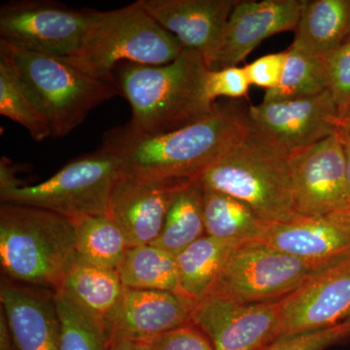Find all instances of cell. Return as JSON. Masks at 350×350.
<instances>
[{
    "mask_svg": "<svg viewBox=\"0 0 350 350\" xmlns=\"http://www.w3.org/2000/svg\"><path fill=\"white\" fill-rule=\"evenodd\" d=\"M250 86V82L244 68L232 66L220 70H209L207 73L206 94L213 101L220 96L241 98L246 96Z\"/></svg>",
    "mask_w": 350,
    "mask_h": 350,
    "instance_id": "1f68e13d",
    "label": "cell"
},
{
    "mask_svg": "<svg viewBox=\"0 0 350 350\" xmlns=\"http://www.w3.org/2000/svg\"><path fill=\"white\" fill-rule=\"evenodd\" d=\"M234 114L253 142L282 158L317 144L340 129V115L329 90L300 100L262 101Z\"/></svg>",
    "mask_w": 350,
    "mask_h": 350,
    "instance_id": "ba28073f",
    "label": "cell"
},
{
    "mask_svg": "<svg viewBox=\"0 0 350 350\" xmlns=\"http://www.w3.org/2000/svg\"><path fill=\"white\" fill-rule=\"evenodd\" d=\"M69 220L75 228L80 257L96 266L117 269L129 244L114 221L108 215H85Z\"/></svg>",
    "mask_w": 350,
    "mask_h": 350,
    "instance_id": "4316f807",
    "label": "cell"
},
{
    "mask_svg": "<svg viewBox=\"0 0 350 350\" xmlns=\"http://www.w3.org/2000/svg\"><path fill=\"white\" fill-rule=\"evenodd\" d=\"M117 271L125 287L179 293L176 256L152 244L129 247Z\"/></svg>",
    "mask_w": 350,
    "mask_h": 350,
    "instance_id": "d4e9b609",
    "label": "cell"
},
{
    "mask_svg": "<svg viewBox=\"0 0 350 350\" xmlns=\"http://www.w3.org/2000/svg\"><path fill=\"white\" fill-rule=\"evenodd\" d=\"M241 243L206 234L179 253V293L197 303L206 298L213 291L226 260Z\"/></svg>",
    "mask_w": 350,
    "mask_h": 350,
    "instance_id": "44dd1931",
    "label": "cell"
},
{
    "mask_svg": "<svg viewBox=\"0 0 350 350\" xmlns=\"http://www.w3.org/2000/svg\"><path fill=\"white\" fill-rule=\"evenodd\" d=\"M332 218L338 221L340 224L344 226L350 232V206L344 209V211H338V213L331 214Z\"/></svg>",
    "mask_w": 350,
    "mask_h": 350,
    "instance_id": "8d00e7d4",
    "label": "cell"
},
{
    "mask_svg": "<svg viewBox=\"0 0 350 350\" xmlns=\"http://www.w3.org/2000/svg\"><path fill=\"white\" fill-rule=\"evenodd\" d=\"M287 51L276 54L267 55L244 66L250 85L275 89L282 80L285 63H286Z\"/></svg>",
    "mask_w": 350,
    "mask_h": 350,
    "instance_id": "836d02e7",
    "label": "cell"
},
{
    "mask_svg": "<svg viewBox=\"0 0 350 350\" xmlns=\"http://www.w3.org/2000/svg\"><path fill=\"white\" fill-rule=\"evenodd\" d=\"M0 114L24 126L36 142L52 137L49 126L32 105L10 62L2 54H0Z\"/></svg>",
    "mask_w": 350,
    "mask_h": 350,
    "instance_id": "f1b7e54d",
    "label": "cell"
},
{
    "mask_svg": "<svg viewBox=\"0 0 350 350\" xmlns=\"http://www.w3.org/2000/svg\"><path fill=\"white\" fill-rule=\"evenodd\" d=\"M183 51L178 39L137 1L116 10H89L80 47L64 59L91 77L118 85L114 70L120 63L163 66Z\"/></svg>",
    "mask_w": 350,
    "mask_h": 350,
    "instance_id": "3957f363",
    "label": "cell"
},
{
    "mask_svg": "<svg viewBox=\"0 0 350 350\" xmlns=\"http://www.w3.org/2000/svg\"><path fill=\"white\" fill-rule=\"evenodd\" d=\"M329 90L325 59L290 47L280 84L265 94L264 103L312 98Z\"/></svg>",
    "mask_w": 350,
    "mask_h": 350,
    "instance_id": "83f0119b",
    "label": "cell"
},
{
    "mask_svg": "<svg viewBox=\"0 0 350 350\" xmlns=\"http://www.w3.org/2000/svg\"><path fill=\"white\" fill-rule=\"evenodd\" d=\"M61 289L107 321L118 305L124 285L117 269L96 266L79 256Z\"/></svg>",
    "mask_w": 350,
    "mask_h": 350,
    "instance_id": "cb8c5ba5",
    "label": "cell"
},
{
    "mask_svg": "<svg viewBox=\"0 0 350 350\" xmlns=\"http://www.w3.org/2000/svg\"><path fill=\"white\" fill-rule=\"evenodd\" d=\"M303 0L238 1L226 25L211 70L238 66L265 39L295 31Z\"/></svg>",
    "mask_w": 350,
    "mask_h": 350,
    "instance_id": "9a60e30c",
    "label": "cell"
},
{
    "mask_svg": "<svg viewBox=\"0 0 350 350\" xmlns=\"http://www.w3.org/2000/svg\"><path fill=\"white\" fill-rule=\"evenodd\" d=\"M89 10L52 0H13L0 7V42L59 57L75 54L86 31Z\"/></svg>",
    "mask_w": 350,
    "mask_h": 350,
    "instance_id": "30bf717a",
    "label": "cell"
},
{
    "mask_svg": "<svg viewBox=\"0 0 350 350\" xmlns=\"http://www.w3.org/2000/svg\"><path fill=\"white\" fill-rule=\"evenodd\" d=\"M278 301L245 304L209 293L198 301L191 323L208 338L214 350H265L280 338Z\"/></svg>",
    "mask_w": 350,
    "mask_h": 350,
    "instance_id": "7c38bea8",
    "label": "cell"
},
{
    "mask_svg": "<svg viewBox=\"0 0 350 350\" xmlns=\"http://www.w3.org/2000/svg\"><path fill=\"white\" fill-rule=\"evenodd\" d=\"M192 181L150 180L121 172L112 188L107 215L123 232L129 247L151 244L158 238L179 191Z\"/></svg>",
    "mask_w": 350,
    "mask_h": 350,
    "instance_id": "5bb4252c",
    "label": "cell"
},
{
    "mask_svg": "<svg viewBox=\"0 0 350 350\" xmlns=\"http://www.w3.org/2000/svg\"><path fill=\"white\" fill-rule=\"evenodd\" d=\"M204 216L207 236L224 241H260L269 225L241 200L204 188Z\"/></svg>",
    "mask_w": 350,
    "mask_h": 350,
    "instance_id": "7402d4cb",
    "label": "cell"
},
{
    "mask_svg": "<svg viewBox=\"0 0 350 350\" xmlns=\"http://www.w3.org/2000/svg\"><path fill=\"white\" fill-rule=\"evenodd\" d=\"M120 174L119 159L103 145L36 185H24L17 178L1 179L0 200L1 204L38 207L68 219L107 215L110 195Z\"/></svg>",
    "mask_w": 350,
    "mask_h": 350,
    "instance_id": "52a82bcc",
    "label": "cell"
},
{
    "mask_svg": "<svg viewBox=\"0 0 350 350\" xmlns=\"http://www.w3.org/2000/svg\"><path fill=\"white\" fill-rule=\"evenodd\" d=\"M197 301L178 292L124 286L118 305L107 319L111 337L150 342L191 323Z\"/></svg>",
    "mask_w": 350,
    "mask_h": 350,
    "instance_id": "e0dca14e",
    "label": "cell"
},
{
    "mask_svg": "<svg viewBox=\"0 0 350 350\" xmlns=\"http://www.w3.org/2000/svg\"><path fill=\"white\" fill-rule=\"evenodd\" d=\"M204 236V187L197 179L179 191L167 214L162 231L151 244L177 256Z\"/></svg>",
    "mask_w": 350,
    "mask_h": 350,
    "instance_id": "603a6c76",
    "label": "cell"
},
{
    "mask_svg": "<svg viewBox=\"0 0 350 350\" xmlns=\"http://www.w3.org/2000/svg\"><path fill=\"white\" fill-rule=\"evenodd\" d=\"M340 130V129H338ZM342 135V145H344V151L345 157V170H347V184H349L350 192V133L340 130Z\"/></svg>",
    "mask_w": 350,
    "mask_h": 350,
    "instance_id": "d590c367",
    "label": "cell"
},
{
    "mask_svg": "<svg viewBox=\"0 0 350 350\" xmlns=\"http://www.w3.org/2000/svg\"><path fill=\"white\" fill-rule=\"evenodd\" d=\"M278 305L280 338L344 322L350 314V253L314 271Z\"/></svg>",
    "mask_w": 350,
    "mask_h": 350,
    "instance_id": "4fadbf2b",
    "label": "cell"
},
{
    "mask_svg": "<svg viewBox=\"0 0 350 350\" xmlns=\"http://www.w3.org/2000/svg\"><path fill=\"white\" fill-rule=\"evenodd\" d=\"M204 189L236 198L268 224L298 218L287 158L265 150L246 137L199 178Z\"/></svg>",
    "mask_w": 350,
    "mask_h": 350,
    "instance_id": "8992f818",
    "label": "cell"
},
{
    "mask_svg": "<svg viewBox=\"0 0 350 350\" xmlns=\"http://www.w3.org/2000/svg\"><path fill=\"white\" fill-rule=\"evenodd\" d=\"M319 269L261 241H245L226 260L211 293L245 304L282 300Z\"/></svg>",
    "mask_w": 350,
    "mask_h": 350,
    "instance_id": "9c48e42d",
    "label": "cell"
},
{
    "mask_svg": "<svg viewBox=\"0 0 350 350\" xmlns=\"http://www.w3.org/2000/svg\"><path fill=\"white\" fill-rule=\"evenodd\" d=\"M0 301L16 350H59L61 324L54 293L3 283Z\"/></svg>",
    "mask_w": 350,
    "mask_h": 350,
    "instance_id": "ac0fdd59",
    "label": "cell"
},
{
    "mask_svg": "<svg viewBox=\"0 0 350 350\" xmlns=\"http://www.w3.org/2000/svg\"><path fill=\"white\" fill-rule=\"evenodd\" d=\"M350 337V323L278 338L265 350H324Z\"/></svg>",
    "mask_w": 350,
    "mask_h": 350,
    "instance_id": "f546056e",
    "label": "cell"
},
{
    "mask_svg": "<svg viewBox=\"0 0 350 350\" xmlns=\"http://www.w3.org/2000/svg\"><path fill=\"white\" fill-rule=\"evenodd\" d=\"M345 321L349 322L350 323V314L349 315V317H347V319L345 320Z\"/></svg>",
    "mask_w": 350,
    "mask_h": 350,
    "instance_id": "f35d334b",
    "label": "cell"
},
{
    "mask_svg": "<svg viewBox=\"0 0 350 350\" xmlns=\"http://www.w3.org/2000/svg\"><path fill=\"white\" fill-rule=\"evenodd\" d=\"M326 64L329 91L342 120L350 111V36L326 59Z\"/></svg>",
    "mask_w": 350,
    "mask_h": 350,
    "instance_id": "4dcf8cb0",
    "label": "cell"
},
{
    "mask_svg": "<svg viewBox=\"0 0 350 350\" xmlns=\"http://www.w3.org/2000/svg\"><path fill=\"white\" fill-rule=\"evenodd\" d=\"M258 241L320 268L350 253V232L331 216L269 224Z\"/></svg>",
    "mask_w": 350,
    "mask_h": 350,
    "instance_id": "d6986e66",
    "label": "cell"
},
{
    "mask_svg": "<svg viewBox=\"0 0 350 350\" xmlns=\"http://www.w3.org/2000/svg\"><path fill=\"white\" fill-rule=\"evenodd\" d=\"M79 256L68 218L38 207L1 204L0 264L9 278L57 291Z\"/></svg>",
    "mask_w": 350,
    "mask_h": 350,
    "instance_id": "277c9868",
    "label": "cell"
},
{
    "mask_svg": "<svg viewBox=\"0 0 350 350\" xmlns=\"http://www.w3.org/2000/svg\"><path fill=\"white\" fill-rule=\"evenodd\" d=\"M340 130L345 131V133H350V111L340 120Z\"/></svg>",
    "mask_w": 350,
    "mask_h": 350,
    "instance_id": "74e56055",
    "label": "cell"
},
{
    "mask_svg": "<svg viewBox=\"0 0 350 350\" xmlns=\"http://www.w3.org/2000/svg\"><path fill=\"white\" fill-rule=\"evenodd\" d=\"M109 350H151L149 342L131 338L111 337Z\"/></svg>",
    "mask_w": 350,
    "mask_h": 350,
    "instance_id": "e575fe53",
    "label": "cell"
},
{
    "mask_svg": "<svg viewBox=\"0 0 350 350\" xmlns=\"http://www.w3.org/2000/svg\"><path fill=\"white\" fill-rule=\"evenodd\" d=\"M350 36V0H303L291 47L326 59Z\"/></svg>",
    "mask_w": 350,
    "mask_h": 350,
    "instance_id": "ffe728a7",
    "label": "cell"
},
{
    "mask_svg": "<svg viewBox=\"0 0 350 350\" xmlns=\"http://www.w3.org/2000/svg\"><path fill=\"white\" fill-rule=\"evenodd\" d=\"M149 15L174 34L184 49L204 57L211 70L234 0H138Z\"/></svg>",
    "mask_w": 350,
    "mask_h": 350,
    "instance_id": "2e32d148",
    "label": "cell"
},
{
    "mask_svg": "<svg viewBox=\"0 0 350 350\" xmlns=\"http://www.w3.org/2000/svg\"><path fill=\"white\" fill-rule=\"evenodd\" d=\"M247 137L234 113L213 114L179 130L159 135L112 129L103 146L119 159L122 174L150 180H196L221 157Z\"/></svg>",
    "mask_w": 350,
    "mask_h": 350,
    "instance_id": "6da1fadb",
    "label": "cell"
},
{
    "mask_svg": "<svg viewBox=\"0 0 350 350\" xmlns=\"http://www.w3.org/2000/svg\"><path fill=\"white\" fill-rule=\"evenodd\" d=\"M287 159L299 215L323 217L350 206L340 130Z\"/></svg>",
    "mask_w": 350,
    "mask_h": 350,
    "instance_id": "8fae6325",
    "label": "cell"
},
{
    "mask_svg": "<svg viewBox=\"0 0 350 350\" xmlns=\"http://www.w3.org/2000/svg\"><path fill=\"white\" fill-rule=\"evenodd\" d=\"M4 55L52 137H66L94 108L122 94L118 85L82 72L64 57L17 49L0 42Z\"/></svg>",
    "mask_w": 350,
    "mask_h": 350,
    "instance_id": "5b68a950",
    "label": "cell"
},
{
    "mask_svg": "<svg viewBox=\"0 0 350 350\" xmlns=\"http://www.w3.org/2000/svg\"><path fill=\"white\" fill-rule=\"evenodd\" d=\"M208 71L202 55L186 49L163 66H120L116 80L133 111L126 128L137 135H163L213 114L217 107L206 94Z\"/></svg>",
    "mask_w": 350,
    "mask_h": 350,
    "instance_id": "7a4b0ae2",
    "label": "cell"
},
{
    "mask_svg": "<svg viewBox=\"0 0 350 350\" xmlns=\"http://www.w3.org/2000/svg\"><path fill=\"white\" fill-rule=\"evenodd\" d=\"M61 324L59 350H109L107 321L63 289L53 292Z\"/></svg>",
    "mask_w": 350,
    "mask_h": 350,
    "instance_id": "484cf974",
    "label": "cell"
},
{
    "mask_svg": "<svg viewBox=\"0 0 350 350\" xmlns=\"http://www.w3.org/2000/svg\"><path fill=\"white\" fill-rule=\"evenodd\" d=\"M149 344L151 350H214L208 338L192 323L158 336Z\"/></svg>",
    "mask_w": 350,
    "mask_h": 350,
    "instance_id": "d6a6232c",
    "label": "cell"
}]
</instances>
